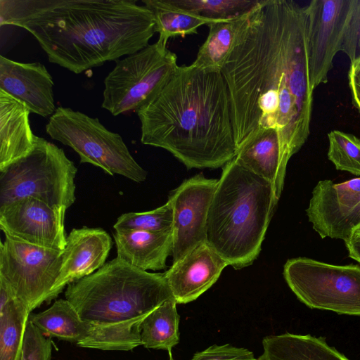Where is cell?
<instances>
[{
	"instance_id": "603a6c76",
	"label": "cell",
	"mask_w": 360,
	"mask_h": 360,
	"mask_svg": "<svg viewBox=\"0 0 360 360\" xmlns=\"http://www.w3.org/2000/svg\"><path fill=\"white\" fill-rule=\"evenodd\" d=\"M250 11L209 25L207 37L199 48L192 64L207 72H221L240 33L248 21Z\"/></svg>"
},
{
	"instance_id": "d4e9b609",
	"label": "cell",
	"mask_w": 360,
	"mask_h": 360,
	"mask_svg": "<svg viewBox=\"0 0 360 360\" xmlns=\"http://www.w3.org/2000/svg\"><path fill=\"white\" fill-rule=\"evenodd\" d=\"M176 304L174 298L165 301L142 321L140 332L144 347L167 350L170 353L179 343L180 317Z\"/></svg>"
},
{
	"instance_id": "ac0fdd59",
	"label": "cell",
	"mask_w": 360,
	"mask_h": 360,
	"mask_svg": "<svg viewBox=\"0 0 360 360\" xmlns=\"http://www.w3.org/2000/svg\"><path fill=\"white\" fill-rule=\"evenodd\" d=\"M25 105L0 90V170L29 154L35 136Z\"/></svg>"
},
{
	"instance_id": "5b68a950",
	"label": "cell",
	"mask_w": 360,
	"mask_h": 360,
	"mask_svg": "<svg viewBox=\"0 0 360 360\" xmlns=\"http://www.w3.org/2000/svg\"><path fill=\"white\" fill-rule=\"evenodd\" d=\"M65 297L82 320L100 326L144 319L174 298L164 273L142 271L117 257L68 285Z\"/></svg>"
},
{
	"instance_id": "2e32d148",
	"label": "cell",
	"mask_w": 360,
	"mask_h": 360,
	"mask_svg": "<svg viewBox=\"0 0 360 360\" xmlns=\"http://www.w3.org/2000/svg\"><path fill=\"white\" fill-rule=\"evenodd\" d=\"M53 81L40 63H21L0 56V90L26 105L31 112L47 117L56 108Z\"/></svg>"
},
{
	"instance_id": "44dd1931",
	"label": "cell",
	"mask_w": 360,
	"mask_h": 360,
	"mask_svg": "<svg viewBox=\"0 0 360 360\" xmlns=\"http://www.w3.org/2000/svg\"><path fill=\"white\" fill-rule=\"evenodd\" d=\"M30 321L47 338L76 343L77 345L91 337L94 324L82 319L72 304L66 299H59L46 310L30 314Z\"/></svg>"
},
{
	"instance_id": "d6986e66",
	"label": "cell",
	"mask_w": 360,
	"mask_h": 360,
	"mask_svg": "<svg viewBox=\"0 0 360 360\" xmlns=\"http://www.w3.org/2000/svg\"><path fill=\"white\" fill-rule=\"evenodd\" d=\"M263 353L256 360H349L323 337L285 333L262 340Z\"/></svg>"
},
{
	"instance_id": "f1b7e54d",
	"label": "cell",
	"mask_w": 360,
	"mask_h": 360,
	"mask_svg": "<svg viewBox=\"0 0 360 360\" xmlns=\"http://www.w3.org/2000/svg\"><path fill=\"white\" fill-rule=\"evenodd\" d=\"M321 238L347 240L353 229L360 224V202L351 208L311 221Z\"/></svg>"
},
{
	"instance_id": "8992f818",
	"label": "cell",
	"mask_w": 360,
	"mask_h": 360,
	"mask_svg": "<svg viewBox=\"0 0 360 360\" xmlns=\"http://www.w3.org/2000/svg\"><path fill=\"white\" fill-rule=\"evenodd\" d=\"M77 171L62 148L37 136L29 154L0 170V207L33 198L68 209L76 200Z\"/></svg>"
},
{
	"instance_id": "52a82bcc",
	"label": "cell",
	"mask_w": 360,
	"mask_h": 360,
	"mask_svg": "<svg viewBox=\"0 0 360 360\" xmlns=\"http://www.w3.org/2000/svg\"><path fill=\"white\" fill-rule=\"evenodd\" d=\"M45 129L52 139L72 148L81 163L91 164L111 176L119 174L136 183L147 178L148 172L131 155L122 136L108 130L96 117L58 107Z\"/></svg>"
},
{
	"instance_id": "ba28073f",
	"label": "cell",
	"mask_w": 360,
	"mask_h": 360,
	"mask_svg": "<svg viewBox=\"0 0 360 360\" xmlns=\"http://www.w3.org/2000/svg\"><path fill=\"white\" fill-rule=\"evenodd\" d=\"M178 67L177 56L159 40L117 60L104 79L102 108L115 116L139 110L162 91Z\"/></svg>"
},
{
	"instance_id": "ffe728a7",
	"label": "cell",
	"mask_w": 360,
	"mask_h": 360,
	"mask_svg": "<svg viewBox=\"0 0 360 360\" xmlns=\"http://www.w3.org/2000/svg\"><path fill=\"white\" fill-rule=\"evenodd\" d=\"M234 159L243 167L271 182L278 201L283 188L279 183L280 143L275 130L259 134L240 148Z\"/></svg>"
},
{
	"instance_id": "d590c367",
	"label": "cell",
	"mask_w": 360,
	"mask_h": 360,
	"mask_svg": "<svg viewBox=\"0 0 360 360\" xmlns=\"http://www.w3.org/2000/svg\"><path fill=\"white\" fill-rule=\"evenodd\" d=\"M169 360H174V358L172 357V355L171 352L169 353Z\"/></svg>"
},
{
	"instance_id": "4316f807",
	"label": "cell",
	"mask_w": 360,
	"mask_h": 360,
	"mask_svg": "<svg viewBox=\"0 0 360 360\" xmlns=\"http://www.w3.org/2000/svg\"><path fill=\"white\" fill-rule=\"evenodd\" d=\"M328 158L340 171L360 176V139L339 130L328 134Z\"/></svg>"
},
{
	"instance_id": "83f0119b",
	"label": "cell",
	"mask_w": 360,
	"mask_h": 360,
	"mask_svg": "<svg viewBox=\"0 0 360 360\" xmlns=\"http://www.w3.org/2000/svg\"><path fill=\"white\" fill-rule=\"evenodd\" d=\"M177 6L204 18L228 20L250 12L259 0H172Z\"/></svg>"
},
{
	"instance_id": "30bf717a",
	"label": "cell",
	"mask_w": 360,
	"mask_h": 360,
	"mask_svg": "<svg viewBox=\"0 0 360 360\" xmlns=\"http://www.w3.org/2000/svg\"><path fill=\"white\" fill-rule=\"evenodd\" d=\"M62 254L5 236L0 245V279L31 312L47 303L60 272Z\"/></svg>"
},
{
	"instance_id": "e0dca14e",
	"label": "cell",
	"mask_w": 360,
	"mask_h": 360,
	"mask_svg": "<svg viewBox=\"0 0 360 360\" xmlns=\"http://www.w3.org/2000/svg\"><path fill=\"white\" fill-rule=\"evenodd\" d=\"M113 238L117 257L142 271L165 269L167 257L172 255V229L163 232L115 231Z\"/></svg>"
},
{
	"instance_id": "9c48e42d",
	"label": "cell",
	"mask_w": 360,
	"mask_h": 360,
	"mask_svg": "<svg viewBox=\"0 0 360 360\" xmlns=\"http://www.w3.org/2000/svg\"><path fill=\"white\" fill-rule=\"evenodd\" d=\"M283 276L309 308L360 316V265H336L300 257L287 260Z\"/></svg>"
},
{
	"instance_id": "7c38bea8",
	"label": "cell",
	"mask_w": 360,
	"mask_h": 360,
	"mask_svg": "<svg viewBox=\"0 0 360 360\" xmlns=\"http://www.w3.org/2000/svg\"><path fill=\"white\" fill-rule=\"evenodd\" d=\"M218 179L196 174L173 190L168 200L173 208V263L206 242L209 209Z\"/></svg>"
},
{
	"instance_id": "836d02e7",
	"label": "cell",
	"mask_w": 360,
	"mask_h": 360,
	"mask_svg": "<svg viewBox=\"0 0 360 360\" xmlns=\"http://www.w3.org/2000/svg\"><path fill=\"white\" fill-rule=\"evenodd\" d=\"M344 242L349 257L360 264V240L349 238Z\"/></svg>"
},
{
	"instance_id": "7402d4cb",
	"label": "cell",
	"mask_w": 360,
	"mask_h": 360,
	"mask_svg": "<svg viewBox=\"0 0 360 360\" xmlns=\"http://www.w3.org/2000/svg\"><path fill=\"white\" fill-rule=\"evenodd\" d=\"M30 311L0 279V360H20Z\"/></svg>"
},
{
	"instance_id": "4dcf8cb0",
	"label": "cell",
	"mask_w": 360,
	"mask_h": 360,
	"mask_svg": "<svg viewBox=\"0 0 360 360\" xmlns=\"http://www.w3.org/2000/svg\"><path fill=\"white\" fill-rule=\"evenodd\" d=\"M341 51L349 57L350 63L360 56V0L353 1Z\"/></svg>"
},
{
	"instance_id": "e575fe53",
	"label": "cell",
	"mask_w": 360,
	"mask_h": 360,
	"mask_svg": "<svg viewBox=\"0 0 360 360\" xmlns=\"http://www.w3.org/2000/svg\"><path fill=\"white\" fill-rule=\"evenodd\" d=\"M349 238L360 240V224L352 229Z\"/></svg>"
},
{
	"instance_id": "484cf974",
	"label": "cell",
	"mask_w": 360,
	"mask_h": 360,
	"mask_svg": "<svg viewBox=\"0 0 360 360\" xmlns=\"http://www.w3.org/2000/svg\"><path fill=\"white\" fill-rule=\"evenodd\" d=\"M172 226L173 208L168 200L165 204L153 210L122 214L117 218L113 228L118 232H163L172 230Z\"/></svg>"
},
{
	"instance_id": "d6a6232c",
	"label": "cell",
	"mask_w": 360,
	"mask_h": 360,
	"mask_svg": "<svg viewBox=\"0 0 360 360\" xmlns=\"http://www.w3.org/2000/svg\"><path fill=\"white\" fill-rule=\"evenodd\" d=\"M347 77L352 105L360 115V56L350 63Z\"/></svg>"
},
{
	"instance_id": "3957f363",
	"label": "cell",
	"mask_w": 360,
	"mask_h": 360,
	"mask_svg": "<svg viewBox=\"0 0 360 360\" xmlns=\"http://www.w3.org/2000/svg\"><path fill=\"white\" fill-rule=\"evenodd\" d=\"M141 141L187 169L223 167L236 156L227 86L221 72L179 65L162 91L136 111Z\"/></svg>"
},
{
	"instance_id": "7a4b0ae2",
	"label": "cell",
	"mask_w": 360,
	"mask_h": 360,
	"mask_svg": "<svg viewBox=\"0 0 360 360\" xmlns=\"http://www.w3.org/2000/svg\"><path fill=\"white\" fill-rule=\"evenodd\" d=\"M0 25L26 30L75 74L139 51L155 33L152 12L132 0H0Z\"/></svg>"
},
{
	"instance_id": "f546056e",
	"label": "cell",
	"mask_w": 360,
	"mask_h": 360,
	"mask_svg": "<svg viewBox=\"0 0 360 360\" xmlns=\"http://www.w3.org/2000/svg\"><path fill=\"white\" fill-rule=\"evenodd\" d=\"M52 349V340L28 320L20 360H51Z\"/></svg>"
},
{
	"instance_id": "cb8c5ba5",
	"label": "cell",
	"mask_w": 360,
	"mask_h": 360,
	"mask_svg": "<svg viewBox=\"0 0 360 360\" xmlns=\"http://www.w3.org/2000/svg\"><path fill=\"white\" fill-rule=\"evenodd\" d=\"M153 13L158 40L167 44L169 38L184 37L198 33L202 25H210L221 20L204 18L176 5L172 0H142Z\"/></svg>"
},
{
	"instance_id": "5bb4252c",
	"label": "cell",
	"mask_w": 360,
	"mask_h": 360,
	"mask_svg": "<svg viewBox=\"0 0 360 360\" xmlns=\"http://www.w3.org/2000/svg\"><path fill=\"white\" fill-rule=\"evenodd\" d=\"M111 247L112 238L102 229H73L67 236L60 272L47 303L57 297L66 285L101 268Z\"/></svg>"
},
{
	"instance_id": "277c9868",
	"label": "cell",
	"mask_w": 360,
	"mask_h": 360,
	"mask_svg": "<svg viewBox=\"0 0 360 360\" xmlns=\"http://www.w3.org/2000/svg\"><path fill=\"white\" fill-rule=\"evenodd\" d=\"M278 202L271 182L233 158L218 179L207 215V243L235 269L251 265Z\"/></svg>"
},
{
	"instance_id": "1f68e13d",
	"label": "cell",
	"mask_w": 360,
	"mask_h": 360,
	"mask_svg": "<svg viewBox=\"0 0 360 360\" xmlns=\"http://www.w3.org/2000/svg\"><path fill=\"white\" fill-rule=\"evenodd\" d=\"M191 360H256L252 352L229 344L214 345L194 354Z\"/></svg>"
},
{
	"instance_id": "8fae6325",
	"label": "cell",
	"mask_w": 360,
	"mask_h": 360,
	"mask_svg": "<svg viewBox=\"0 0 360 360\" xmlns=\"http://www.w3.org/2000/svg\"><path fill=\"white\" fill-rule=\"evenodd\" d=\"M354 0H312L306 11L310 82L314 90L328 82L333 58L342 49Z\"/></svg>"
},
{
	"instance_id": "9a60e30c",
	"label": "cell",
	"mask_w": 360,
	"mask_h": 360,
	"mask_svg": "<svg viewBox=\"0 0 360 360\" xmlns=\"http://www.w3.org/2000/svg\"><path fill=\"white\" fill-rule=\"evenodd\" d=\"M229 266L207 242L186 254L164 275L177 304L195 300L218 280Z\"/></svg>"
},
{
	"instance_id": "6da1fadb",
	"label": "cell",
	"mask_w": 360,
	"mask_h": 360,
	"mask_svg": "<svg viewBox=\"0 0 360 360\" xmlns=\"http://www.w3.org/2000/svg\"><path fill=\"white\" fill-rule=\"evenodd\" d=\"M221 73L237 152L259 134L275 130L283 186L289 160L310 134L314 90L306 6L292 0H259Z\"/></svg>"
},
{
	"instance_id": "4fadbf2b",
	"label": "cell",
	"mask_w": 360,
	"mask_h": 360,
	"mask_svg": "<svg viewBox=\"0 0 360 360\" xmlns=\"http://www.w3.org/2000/svg\"><path fill=\"white\" fill-rule=\"evenodd\" d=\"M66 208L25 198L0 207V229L5 236L48 249L63 251L66 245Z\"/></svg>"
}]
</instances>
